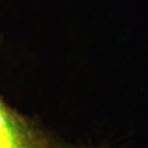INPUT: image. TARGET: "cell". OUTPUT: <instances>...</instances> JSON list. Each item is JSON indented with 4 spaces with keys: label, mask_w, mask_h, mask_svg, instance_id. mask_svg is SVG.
Wrapping results in <instances>:
<instances>
[{
    "label": "cell",
    "mask_w": 148,
    "mask_h": 148,
    "mask_svg": "<svg viewBox=\"0 0 148 148\" xmlns=\"http://www.w3.org/2000/svg\"><path fill=\"white\" fill-rule=\"evenodd\" d=\"M0 148H123L73 143L46 131L42 126L11 107L0 95Z\"/></svg>",
    "instance_id": "6da1fadb"
}]
</instances>
